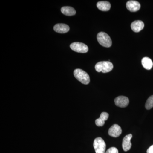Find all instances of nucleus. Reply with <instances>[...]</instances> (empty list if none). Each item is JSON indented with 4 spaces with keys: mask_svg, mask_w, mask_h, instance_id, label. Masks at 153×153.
I'll return each instance as SVG.
<instances>
[{
    "mask_svg": "<svg viewBox=\"0 0 153 153\" xmlns=\"http://www.w3.org/2000/svg\"><path fill=\"white\" fill-rule=\"evenodd\" d=\"M74 75L78 81L82 84L87 85L90 82V77L87 72L83 70L77 68L74 70Z\"/></svg>",
    "mask_w": 153,
    "mask_h": 153,
    "instance_id": "1",
    "label": "nucleus"
},
{
    "mask_svg": "<svg viewBox=\"0 0 153 153\" xmlns=\"http://www.w3.org/2000/svg\"><path fill=\"white\" fill-rule=\"evenodd\" d=\"M113 67L112 63L109 61H100L96 64L95 68L97 72L107 73L111 71Z\"/></svg>",
    "mask_w": 153,
    "mask_h": 153,
    "instance_id": "2",
    "label": "nucleus"
},
{
    "mask_svg": "<svg viewBox=\"0 0 153 153\" xmlns=\"http://www.w3.org/2000/svg\"><path fill=\"white\" fill-rule=\"evenodd\" d=\"M97 40L99 43L103 47H110L112 45V41L109 36L104 32H100L97 34Z\"/></svg>",
    "mask_w": 153,
    "mask_h": 153,
    "instance_id": "3",
    "label": "nucleus"
},
{
    "mask_svg": "<svg viewBox=\"0 0 153 153\" xmlns=\"http://www.w3.org/2000/svg\"><path fill=\"white\" fill-rule=\"evenodd\" d=\"M93 146L96 153H105L106 144L102 138L97 137L94 140Z\"/></svg>",
    "mask_w": 153,
    "mask_h": 153,
    "instance_id": "4",
    "label": "nucleus"
},
{
    "mask_svg": "<svg viewBox=\"0 0 153 153\" xmlns=\"http://www.w3.org/2000/svg\"><path fill=\"white\" fill-rule=\"evenodd\" d=\"M70 48L73 51L78 53H85L88 50L87 45L80 42H74L70 45Z\"/></svg>",
    "mask_w": 153,
    "mask_h": 153,
    "instance_id": "5",
    "label": "nucleus"
},
{
    "mask_svg": "<svg viewBox=\"0 0 153 153\" xmlns=\"http://www.w3.org/2000/svg\"><path fill=\"white\" fill-rule=\"evenodd\" d=\"M115 104L120 108H125L128 105L129 101L127 97L123 96H120L114 99Z\"/></svg>",
    "mask_w": 153,
    "mask_h": 153,
    "instance_id": "6",
    "label": "nucleus"
},
{
    "mask_svg": "<svg viewBox=\"0 0 153 153\" xmlns=\"http://www.w3.org/2000/svg\"><path fill=\"white\" fill-rule=\"evenodd\" d=\"M122 130L120 126L117 124H114L108 130V134L110 136L117 137L120 136Z\"/></svg>",
    "mask_w": 153,
    "mask_h": 153,
    "instance_id": "7",
    "label": "nucleus"
},
{
    "mask_svg": "<svg viewBox=\"0 0 153 153\" xmlns=\"http://www.w3.org/2000/svg\"><path fill=\"white\" fill-rule=\"evenodd\" d=\"M132 137V135L131 134H129L123 138V140L122 147L125 152L129 150L131 148L132 144L131 142V140Z\"/></svg>",
    "mask_w": 153,
    "mask_h": 153,
    "instance_id": "8",
    "label": "nucleus"
},
{
    "mask_svg": "<svg viewBox=\"0 0 153 153\" xmlns=\"http://www.w3.org/2000/svg\"><path fill=\"white\" fill-rule=\"evenodd\" d=\"M127 9L131 12L138 11L140 8V4L138 2L136 1H128L126 3Z\"/></svg>",
    "mask_w": 153,
    "mask_h": 153,
    "instance_id": "9",
    "label": "nucleus"
},
{
    "mask_svg": "<svg viewBox=\"0 0 153 153\" xmlns=\"http://www.w3.org/2000/svg\"><path fill=\"white\" fill-rule=\"evenodd\" d=\"M132 30L135 33H138L141 31L144 27V24L141 21L137 20L134 21L131 23V26Z\"/></svg>",
    "mask_w": 153,
    "mask_h": 153,
    "instance_id": "10",
    "label": "nucleus"
},
{
    "mask_svg": "<svg viewBox=\"0 0 153 153\" xmlns=\"http://www.w3.org/2000/svg\"><path fill=\"white\" fill-rule=\"evenodd\" d=\"M69 27L68 25L64 24H58L54 26V30L57 33H66L69 31Z\"/></svg>",
    "mask_w": 153,
    "mask_h": 153,
    "instance_id": "11",
    "label": "nucleus"
},
{
    "mask_svg": "<svg viewBox=\"0 0 153 153\" xmlns=\"http://www.w3.org/2000/svg\"><path fill=\"white\" fill-rule=\"evenodd\" d=\"M109 117L108 113L103 112L100 114V117L96 120L95 124L97 126H102L104 125L105 121L107 120Z\"/></svg>",
    "mask_w": 153,
    "mask_h": 153,
    "instance_id": "12",
    "label": "nucleus"
},
{
    "mask_svg": "<svg viewBox=\"0 0 153 153\" xmlns=\"http://www.w3.org/2000/svg\"><path fill=\"white\" fill-rule=\"evenodd\" d=\"M97 7L99 10L102 11H108L111 8L110 3L106 1H99L97 4Z\"/></svg>",
    "mask_w": 153,
    "mask_h": 153,
    "instance_id": "13",
    "label": "nucleus"
},
{
    "mask_svg": "<svg viewBox=\"0 0 153 153\" xmlns=\"http://www.w3.org/2000/svg\"><path fill=\"white\" fill-rule=\"evenodd\" d=\"M141 62L143 67L145 69L147 70H150L152 68L153 66L152 61L149 57H143L142 60Z\"/></svg>",
    "mask_w": 153,
    "mask_h": 153,
    "instance_id": "14",
    "label": "nucleus"
},
{
    "mask_svg": "<svg viewBox=\"0 0 153 153\" xmlns=\"http://www.w3.org/2000/svg\"><path fill=\"white\" fill-rule=\"evenodd\" d=\"M61 11L62 13L66 16H72L75 15L76 11L71 7H63L61 8Z\"/></svg>",
    "mask_w": 153,
    "mask_h": 153,
    "instance_id": "15",
    "label": "nucleus"
},
{
    "mask_svg": "<svg viewBox=\"0 0 153 153\" xmlns=\"http://www.w3.org/2000/svg\"><path fill=\"white\" fill-rule=\"evenodd\" d=\"M146 109L149 110L153 107V95L151 96L147 100L145 105Z\"/></svg>",
    "mask_w": 153,
    "mask_h": 153,
    "instance_id": "16",
    "label": "nucleus"
},
{
    "mask_svg": "<svg viewBox=\"0 0 153 153\" xmlns=\"http://www.w3.org/2000/svg\"><path fill=\"white\" fill-rule=\"evenodd\" d=\"M105 153H118V150L116 148L111 147L108 149Z\"/></svg>",
    "mask_w": 153,
    "mask_h": 153,
    "instance_id": "17",
    "label": "nucleus"
},
{
    "mask_svg": "<svg viewBox=\"0 0 153 153\" xmlns=\"http://www.w3.org/2000/svg\"><path fill=\"white\" fill-rule=\"evenodd\" d=\"M147 153H153V145L148 149Z\"/></svg>",
    "mask_w": 153,
    "mask_h": 153,
    "instance_id": "18",
    "label": "nucleus"
}]
</instances>
